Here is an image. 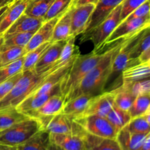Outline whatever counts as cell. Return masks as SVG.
Masks as SVG:
<instances>
[{"instance_id":"ac0fdd59","label":"cell","mask_w":150,"mask_h":150,"mask_svg":"<svg viewBox=\"0 0 150 150\" xmlns=\"http://www.w3.org/2000/svg\"><path fill=\"white\" fill-rule=\"evenodd\" d=\"M44 23L43 18L32 17L23 13L16 21L6 31L3 36L12 35L19 32H36Z\"/></svg>"},{"instance_id":"603a6c76","label":"cell","mask_w":150,"mask_h":150,"mask_svg":"<svg viewBox=\"0 0 150 150\" xmlns=\"http://www.w3.org/2000/svg\"><path fill=\"white\" fill-rule=\"evenodd\" d=\"M71 12L72 6L59 18L58 21L54 26L52 38L51 40V43L57 41L67 40L70 38L71 28Z\"/></svg>"},{"instance_id":"d4e9b609","label":"cell","mask_w":150,"mask_h":150,"mask_svg":"<svg viewBox=\"0 0 150 150\" xmlns=\"http://www.w3.org/2000/svg\"><path fill=\"white\" fill-rule=\"evenodd\" d=\"M150 48V26L144 29L140 34L136 45L131 50L130 54V66L138 64V59Z\"/></svg>"},{"instance_id":"3957f363","label":"cell","mask_w":150,"mask_h":150,"mask_svg":"<svg viewBox=\"0 0 150 150\" xmlns=\"http://www.w3.org/2000/svg\"><path fill=\"white\" fill-rule=\"evenodd\" d=\"M103 53L97 52L94 50L89 54H79L76 57L69 71L60 82V90L64 99L79 86L83 78L98 64Z\"/></svg>"},{"instance_id":"60d3db41","label":"cell","mask_w":150,"mask_h":150,"mask_svg":"<svg viewBox=\"0 0 150 150\" xmlns=\"http://www.w3.org/2000/svg\"><path fill=\"white\" fill-rule=\"evenodd\" d=\"M98 1H99V0H73V5L80 6L88 4H93L96 5V4L98 2Z\"/></svg>"},{"instance_id":"9a60e30c","label":"cell","mask_w":150,"mask_h":150,"mask_svg":"<svg viewBox=\"0 0 150 150\" xmlns=\"http://www.w3.org/2000/svg\"><path fill=\"white\" fill-rule=\"evenodd\" d=\"M64 104V99L61 94L54 95L49 98L42 106L40 107L36 111L29 113L27 116L35 119L55 116L62 113Z\"/></svg>"},{"instance_id":"ffe728a7","label":"cell","mask_w":150,"mask_h":150,"mask_svg":"<svg viewBox=\"0 0 150 150\" xmlns=\"http://www.w3.org/2000/svg\"><path fill=\"white\" fill-rule=\"evenodd\" d=\"M147 135L131 133L125 127L118 132L116 139L122 150H139Z\"/></svg>"},{"instance_id":"e0dca14e","label":"cell","mask_w":150,"mask_h":150,"mask_svg":"<svg viewBox=\"0 0 150 150\" xmlns=\"http://www.w3.org/2000/svg\"><path fill=\"white\" fill-rule=\"evenodd\" d=\"M26 4L27 0H16L9 5L4 13L2 20L0 22V37H2L6 31L24 13Z\"/></svg>"},{"instance_id":"b9f144b4","label":"cell","mask_w":150,"mask_h":150,"mask_svg":"<svg viewBox=\"0 0 150 150\" xmlns=\"http://www.w3.org/2000/svg\"><path fill=\"white\" fill-rule=\"evenodd\" d=\"M150 59V48L143 53L138 59L139 63H145Z\"/></svg>"},{"instance_id":"44dd1931","label":"cell","mask_w":150,"mask_h":150,"mask_svg":"<svg viewBox=\"0 0 150 150\" xmlns=\"http://www.w3.org/2000/svg\"><path fill=\"white\" fill-rule=\"evenodd\" d=\"M51 144V133L41 129L17 148L18 150H47Z\"/></svg>"},{"instance_id":"8d00e7d4","label":"cell","mask_w":150,"mask_h":150,"mask_svg":"<svg viewBox=\"0 0 150 150\" xmlns=\"http://www.w3.org/2000/svg\"><path fill=\"white\" fill-rule=\"evenodd\" d=\"M122 85L125 86L127 89H129V91L135 97L143 95V94L150 93V77L144 80L139 81Z\"/></svg>"},{"instance_id":"cb8c5ba5","label":"cell","mask_w":150,"mask_h":150,"mask_svg":"<svg viewBox=\"0 0 150 150\" xmlns=\"http://www.w3.org/2000/svg\"><path fill=\"white\" fill-rule=\"evenodd\" d=\"M150 77V65L148 63H138L127 67L122 73V84L133 83Z\"/></svg>"},{"instance_id":"d6a6232c","label":"cell","mask_w":150,"mask_h":150,"mask_svg":"<svg viewBox=\"0 0 150 150\" xmlns=\"http://www.w3.org/2000/svg\"><path fill=\"white\" fill-rule=\"evenodd\" d=\"M150 104V93L143 94L136 97L131 107L129 109L131 119L143 116L146 113Z\"/></svg>"},{"instance_id":"836d02e7","label":"cell","mask_w":150,"mask_h":150,"mask_svg":"<svg viewBox=\"0 0 150 150\" xmlns=\"http://www.w3.org/2000/svg\"><path fill=\"white\" fill-rule=\"evenodd\" d=\"M73 2V0H54L43 17L44 22L62 16L70 9Z\"/></svg>"},{"instance_id":"5b68a950","label":"cell","mask_w":150,"mask_h":150,"mask_svg":"<svg viewBox=\"0 0 150 150\" xmlns=\"http://www.w3.org/2000/svg\"><path fill=\"white\" fill-rule=\"evenodd\" d=\"M122 4L117 6L109 16L97 27L83 34V41L91 40L95 45V51L100 52L108 37L121 22Z\"/></svg>"},{"instance_id":"8fae6325","label":"cell","mask_w":150,"mask_h":150,"mask_svg":"<svg viewBox=\"0 0 150 150\" xmlns=\"http://www.w3.org/2000/svg\"><path fill=\"white\" fill-rule=\"evenodd\" d=\"M67 40L57 41L52 42L42 54L40 59L35 66V70L38 73H43L53 67H58L56 64L57 60L59 58L62 50Z\"/></svg>"},{"instance_id":"4fadbf2b","label":"cell","mask_w":150,"mask_h":150,"mask_svg":"<svg viewBox=\"0 0 150 150\" xmlns=\"http://www.w3.org/2000/svg\"><path fill=\"white\" fill-rule=\"evenodd\" d=\"M59 94L62 95L61 90H60V83L56 85L51 90L45 92V93L40 94V95L30 94L27 98H25L16 107V109L20 111V112L23 113L26 116H27L29 113L36 111L40 107L42 106L51 97L56 95H59Z\"/></svg>"},{"instance_id":"d6986e66","label":"cell","mask_w":150,"mask_h":150,"mask_svg":"<svg viewBox=\"0 0 150 150\" xmlns=\"http://www.w3.org/2000/svg\"><path fill=\"white\" fill-rule=\"evenodd\" d=\"M94 97L89 95H79L64 104L62 113L74 120L80 118L83 116Z\"/></svg>"},{"instance_id":"bcb514c9","label":"cell","mask_w":150,"mask_h":150,"mask_svg":"<svg viewBox=\"0 0 150 150\" xmlns=\"http://www.w3.org/2000/svg\"><path fill=\"white\" fill-rule=\"evenodd\" d=\"M8 7H9V5L5 6V7H1V8H0V22H1V20H2L4 13H5L6 10H7Z\"/></svg>"},{"instance_id":"277c9868","label":"cell","mask_w":150,"mask_h":150,"mask_svg":"<svg viewBox=\"0 0 150 150\" xmlns=\"http://www.w3.org/2000/svg\"><path fill=\"white\" fill-rule=\"evenodd\" d=\"M42 129L38 119L28 117L11 127L0 131V144L18 146Z\"/></svg>"},{"instance_id":"1f68e13d","label":"cell","mask_w":150,"mask_h":150,"mask_svg":"<svg viewBox=\"0 0 150 150\" xmlns=\"http://www.w3.org/2000/svg\"><path fill=\"white\" fill-rule=\"evenodd\" d=\"M51 44V42H46L38 46V48L26 53L24 56L23 71H26V70H32L35 68V66L36 65L38 60L40 59L42 54L46 51V49L50 46Z\"/></svg>"},{"instance_id":"7a4b0ae2","label":"cell","mask_w":150,"mask_h":150,"mask_svg":"<svg viewBox=\"0 0 150 150\" xmlns=\"http://www.w3.org/2000/svg\"><path fill=\"white\" fill-rule=\"evenodd\" d=\"M57 69L58 68L53 67L43 73H38L35 69L22 72L21 76L11 91L0 100V110L16 108L40 84L49 73Z\"/></svg>"},{"instance_id":"f907efd6","label":"cell","mask_w":150,"mask_h":150,"mask_svg":"<svg viewBox=\"0 0 150 150\" xmlns=\"http://www.w3.org/2000/svg\"><path fill=\"white\" fill-rule=\"evenodd\" d=\"M146 63H148V64H149V65H150V59H149V60H148V61H147V62H146Z\"/></svg>"},{"instance_id":"8992f818","label":"cell","mask_w":150,"mask_h":150,"mask_svg":"<svg viewBox=\"0 0 150 150\" xmlns=\"http://www.w3.org/2000/svg\"><path fill=\"white\" fill-rule=\"evenodd\" d=\"M42 129H45L51 133L77 135L85 136L87 133L83 127L74 119L60 113L55 116L38 119Z\"/></svg>"},{"instance_id":"7dc6e473","label":"cell","mask_w":150,"mask_h":150,"mask_svg":"<svg viewBox=\"0 0 150 150\" xmlns=\"http://www.w3.org/2000/svg\"><path fill=\"white\" fill-rule=\"evenodd\" d=\"M47 150H63L62 149H61L60 147H59V146H57V145L51 143V144H50V146H48V149Z\"/></svg>"},{"instance_id":"ba28073f","label":"cell","mask_w":150,"mask_h":150,"mask_svg":"<svg viewBox=\"0 0 150 150\" xmlns=\"http://www.w3.org/2000/svg\"><path fill=\"white\" fill-rule=\"evenodd\" d=\"M75 120L79 123L89 134L106 139H116L117 138L118 131L105 117L89 115Z\"/></svg>"},{"instance_id":"83f0119b","label":"cell","mask_w":150,"mask_h":150,"mask_svg":"<svg viewBox=\"0 0 150 150\" xmlns=\"http://www.w3.org/2000/svg\"><path fill=\"white\" fill-rule=\"evenodd\" d=\"M105 118L118 132L125 127L131 120V117L128 111L120 109L115 105Z\"/></svg>"},{"instance_id":"7c38bea8","label":"cell","mask_w":150,"mask_h":150,"mask_svg":"<svg viewBox=\"0 0 150 150\" xmlns=\"http://www.w3.org/2000/svg\"><path fill=\"white\" fill-rule=\"evenodd\" d=\"M124 0H99L90 16L85 32H89L100 24L110 13Z\"/></svg>"},{"instance_id":"74e56055","label":"cell","mask_w":150,"mask_h":150,"mask_svg":"<svg viewBox=\"0 0 150 150\" xmlns=\"http://www.w3.org/2000/svg\"><path fill=\"white\" fill-rule=\"evenodd\" d=\"M147 0H124L122 3L121 22Z\"/></svg>"},{"instance_id":"4dcf8cb0","label":"cell","mask_w":150,"mask_h":150,"mask_svg":"<svg viewBox=\"0 0 150 150\" xmlns=\"http://www.w3.org/2000/svg\"><path fill=\"white\" fill-rule=\"evenodd\" d=\"M114 92L115 94L114 103L116 106L122 110L128 111L136 97L123 85L114 90Z\"/></svg>"},{"instance_id":"6da1fadb","label":"cell","mask_w":150,"mask_h":150,"mask_svg":"<svg viewBox=\"0 0 150 150\" xmlns=\"http://www.w3.org/2000/svg\"><path fill=\"white\" fill-rule=\"evenodd\" d=\"M108 48L103 53V57L98 64L87 73L79 86L64 99V103L81 95L97 96L104 92L105 83L111 72L113 60L120 51L123 41Z\"/></svg>"},{"instance_id":"7402d4cb","label":"cell","mask_w":150,"mask_h":150,"mask_svg":"<svg viewBox=\"0 0 150 150\" xmlns=\"http://www.w3.org/2000/svg\"><path fill=\"white\" fill-rule=\"evenodd\" d=\"M86 150H122L115 139H106L86 133L84 136Z\"/></svg>"},{"instance_id":"9c48e42d","label":"cell","mask_w":150,"mask_h":150,"mask_svg":"<svg viewBox=\"0 0 150 150\" xmlns=\"http://www.w3.org/2000/svg\"><path fill=\"white\" fill-rule=\"evenodd\" d=\"M95 4H88L80 6L72 5L70 37L76 38L85 32Z\"/></svg>"},{"instance_id":"7bdbcfd3","label":"cell","mask_w":150,"mask_h":150,"mask_svg":"<svg viewBox=\"0 0 150 150\" xmlns=\"http://www.w3.org/2000/svg\"><path fill=\"white\" fill-rule=\"evenodd\" d=\"M139 150H150V133L147 135L144 142Z\"/></svg>"},{"instance_id":"4316f807","label":"cell","mask_w":150,"mask_h":150,"mask_svg":"<svg viewBox=\"0 0 150 150\" xmlns=\"http://www.w3.org/2000/svg\"><path fill=\"white\" fill-rule=\"evenodd\" d=\"M54 0H27L24 13L32 17L43 18Z\"/></svg>"},{"instance_id":"ee69618b","label":"cell","mask_w":150,"mask_h":150,"mask_svg":"<svg viewBox=\"0 0 150 150\" xmlns=\"http://www.w3.org/2000/svg\"><path fill=\"white\" fill-rule=\"evenodd\" d=\"M16 0H0V8L11 4Z\"/></svg>"},{"instance_id":"30bf717a","label":"cell","mask_w":150,"mask_h":150,"mask_svg":"<svg viewBox=\"0 0 150 150\" xmlns=\"http://www.w3.org/2000/svg\"><path fill=\"white\" fill-rule=\"evenodd\" d=\"M114 100H115V94L114 91L104 92L97 96H95L92 98L89 106L87 107L81 117L89 115L106 117L108 113L115 105Z\"/></svg>"},{"instance_id":"52a82bcc","label":"cell","mask_w":150,"mask_h":150,"mask_svg":"<svg viewBox=\"0 0 150 150\" xmlns=\"http://www.w3.org/2000/svg\"><path fill=\"white\" fill-rule=\"evenodd\" d=\"M149 26H150V16L143 18L125 19L120 22L114 32L108 37L103 47L107 44H112L119 40L131 38Z\"/></svg>"},{"instance_id":"e575fe53","label":"cell","mask_w":150,"mask_h":150,"mask_svg":"<svg viewBox=\"0 0 150 150\" xmlns=\"http://www.w3.org/2000/svg\"><path fill=\"white\" fill-rule=\"evenodd\" d=\"M24 56L2 67H0V83L23 71Z\"/></svg>"},{"instance_id":"d590c367","label":"cell","mask_w":150,"mask_h":150,"mask_svg":"<svg viewBox=\"0 0 150 150\" xmlns=\"http://www.w3.org/2000/svg\"><path fill=\"white\" fill-rule=\"evenodd\" d=\"M125 127L129 131L133 133L149 134L150 133V125L143 116L131 119Z\"/></svg>"},{"instance_id":"2e32d148","label":"cell","mask_w":150,"mask_h":150,"mask_svg":"<svg viewBox=\"0 0 150 150\" xmlns=\"http://www.w3.org/2000/svg\"><path fill=\"white\" fill-rule=\"evenodd\" d=\"M51 142L63 150H86L84 136L51 133Z\"/></svg>"},{"instance_id":"c3c4849f","label":"cell","mask_w":150,"mask_h":150,"mask_svg":"<svg viewBox=\"0 0 150 150\" xmlns=\"http://www.w3.org/2000/svg\"><path fill=\"white\" fill-rule=\"evenodd\" d=\"M143 117L146 119V120L147 121V122L150 125V114H144Z\"/></svg>"},{"instance_id":"f546056e","label":"cell","mask_w":150,"mask_h":150,"mask_svg":"<svg viewBox=\"0 0 150 150\" xmlns=\"http://www.w3.org/2000/svg\"><path fill=\"white\" fill-rule=\"evenodd\" d=\"M25 48L0 45V67L18 59L26 54Z\"/></svg>"},{"instance_id":"681fc988","label":"cell","mask_w":150,"mask_h":150,"mask_svg":"<svg viewBox=\"0 0 150 150\" xmlns=\"http://www.w3.org/2000/svg\"><path fill=\"white\" fill-rule=\"evenodd\" d=\"M150 114V104H149V107H148L147 110H146V113H145V114Z\"/></svg>"},{"instance_id":"f35d334b","label":"cell","mask_w":150,"mask_h":150,"mask_svg":"<svg viewBox=\"0 0 150 150\" xmlns=\"http://www.w3.org/2000/svg\"><path fill=\"white\" fill-rule=\"evenodd\" d=\"M21 73L22 72L6 79L4 81L0 83V100L11 91V89H13V86H15L16 82L18 81L19 78L21 76Z\"/></svg>"},{"instance_id":"ab89813d","label":"cell","mask_w":150,"mask_h":150,"mask_svg":"<svg viewBox=\"0 0 150 150\" xmlns=\"http://www.w3.org/2000/svg\"><path fill=\"white\" fill-rule=\"evenodd\" d=\"M150 16V0H147L144 4L139 6L137 9L130 13L125 19L136 18H143Z\"/></svg>"},{"instance_id":"f6af8a7d","label":"cell","mask_w":150,"mask_h":150,"mask_svg":"<svg viewBox=\"0 0 150 150\" xmlns=\"http://www.w3.org/2000/svg\"><path fill=\"white\" fill-rule=\"evenodd\" d=\"M0 150H18L17 146H11L0 144Z\"/></svg>"},{"instance_id":"5bb4252c","label":"cell","mask_w":150,"mask_h":150,"mask_svg":"<svg viewBox=\"0 0 150 150\" xmlns=\"http://www.w3.org/2000/svg\"><path fill=\"white\" fill-rule=\"evenodd\" d=\"M61 17V16H60ZM60 17L55 18L51 20L46 21L42 24V26L35 32L33 36L29 40V43L25 47L26 53L38 48L42 44L46 42H51V38L53 35L54 26L58 21Z\"/></svg>"},{"instance_id":"f1b7e54d","label":"cell","mask_w":150,"mask_h":150,"mask_svg":"<svg viewBox=\"0 0 150 150\" xmlns=\"http://www.w3.org/2000/svg\"><path fill=\"white\" fill-rule=\"evenodd\" d=\"M35 32H19L12 34L7 36L0 37V45L4 46L23 47L29 43V40Z\"/></svg>"},{"instance_id":"484cf974","label":"cell","mask_w":150,"mask_h":150,"mask_svg":"<svg viewBox=\"0 0 150 150\" xmlns=\"http://www.w3.org/2000/svg\"><path fill=\"white\" fill-rule=\"evenodd\" d=\"M29 117L16 109L8 108L0 110V131L4 130L13 125L28 118Z\"/></svg>"}]
</instances>
